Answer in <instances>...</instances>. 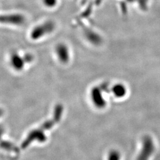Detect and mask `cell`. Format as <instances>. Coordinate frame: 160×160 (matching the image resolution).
<instances>
[{
  "instance_id": "3",
  "label": "cell",
  "mask_w": 160,
  "mask_h": 160,
  "mask_svg": "<svg viewBox=\"0 0 160 160\" xmlns=\"http://www.w3.org/2000/svg\"><path fill=\"white\" fill-rule=\"evenodd\" d=\"M54 28V25L52 22L44 23L39 26H38L32 31L31 33L32 38L33 39H39L46 34L51 32Z\"/></svg>"
},
{
  "instance_id": "1",
  "label": "cell",
  "mask_w": 160,
  "mask_h": 160,
  "mask_svg": "<svg viewBox=\"0 0 160 160\" xmlns=\"http://www.w3.org/2000/svg\"><path fill=\"white\" fill-rule=\"evenodd\" d=\"M63 106L59 104L56 106L53 118L49 120H47L43 123L38 128L32 131L28 134L27 137L25 138L24 141L22 143V148L25 149L29 146L32 142H44L46 139L45 132L51 129L58 123L61 119L63 113Z\"/></svg>"
},
{
  "instance_id": "5",
  "label": "cell",
  "mask_w": 160,
  "mask_h": 160,
  "mask_svg": "<svg viewBox=\"0 0 160 160\" xmlns=\"http://www.w3.org/2000/svg\"><path fill=\"white\" fill-rule=\"evenodd\" d=\"M57 53L61 62H66L69 60V55L68 48L64 45H59L57 48Z\"/></svg>"
},
{
  "instance_id": "6",
  "label": "cell",
  "mask_w": 160,
  "mask_h": 160,
  "mask_svg": "<svg viewBox=\"0 0 160 160\" xmlns=\"http://www.w3.org/2000/svg\"><path fill=\"white\" fill-rule=\"evenodd\" d=\"M92 100L97 106L99 108L104 106V101L103 100V96L102 94L101 91L98 88H94L92 90Z\"/></svg>"
},
{
  "instance_id": "7",
  "label": "cell",
  "mask_w": 160,
  "mask_h": 160,
  "mask_svg": "<svg viewBox=\"0 0 160 160\" xmlns=\"http://www.w3.org/2000/svg\"><path fill=\"white\" fill-rule=\"evenodd\" d=\"M12 63L15 68L20 70L24 65V59L17 54H14L12 57Z\"/></svg>"
},
{
  "instance_id": "4",
  "label": "cell",
  "mask_w": 160,
  "mask_h": 160,
  "mask_svg": "<svg viewBox=\"0 0 160 160\" xmlns=\"http://www.w3.org/2000/svg\"><path fill=\"white\" fill-rule=\"evenodd\" d=\"M1 21L6 23L20 25L23 24L24 20V17L20 15L13 14V15H8L4 17H1Z\"/></svg>"
},
{
  "instance_id": "10",
  "label": "cell",
  "mask_w": 160,
  "mask_h": 160,
  "mask_svg": "<svg viewBox=\"0 0 160 160\" xmlns=\"http://www.w3.org/2000/svg\"><path fill=\"white\" fill-rule=\"evenodd\" d=\"M44 4L47 7H53L57 4V0H43Z\"/></svg>"
},
{
  "instance_id": "9",
  "label": "cell",
  "mask_w": 160,
  "mask_h": 160,
  "mask_svg": "<svg viewBox=\"0 0 160 160\" xmlns=\"http://www.w3.org/2000/svg\"><path fill=\"white\" fill-rule=\"evenodd\" d=\"M121 160V155L120 152L118 151L113 150L109 153L108 156V160Z\"/></svg>"
},
{
  "instance_id": "2",
  "label": "cell",
  "mask_w": 160,
  "mask_h": 160,
  "mask_svg": "<svg viewBox=\"0 0 160 160\" xmlns=\"http://www.w3.org/2000/svg\"><path fill=\"white\" fill-rule=\"evenodd\" d=\"M155 143L150 135L144 136L141 141V147L137 160H150L155 152Z\"/></svg>"
},
{
  "instance_id": "8",
  "label": "cell",
  "mask_w": 160,
  "mask_h": 160,
  "mask_svg": "<svg viewBox=\"0 0 160 160\" xmlns=\"http://www.w3.org/2000/svg\"><path fill=\"white\" fill-rule=\"evenodd\" d=\"M113 92L116 97H123L126 94V88L120 84H116L113 88Z\"/></svg>"
}]
</instances>
